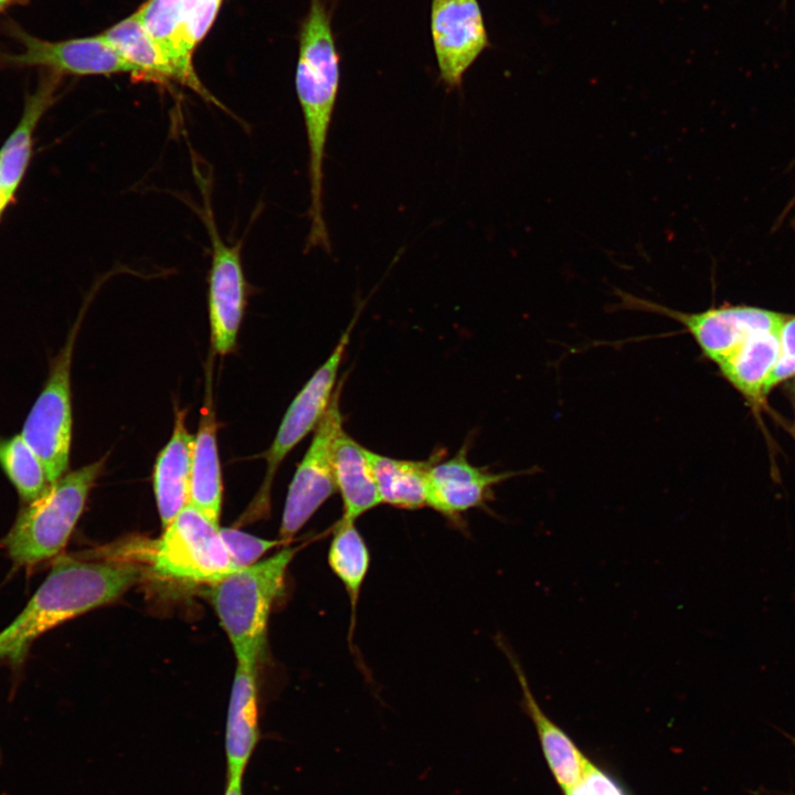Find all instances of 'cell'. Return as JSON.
<instances>
[{
    "mask_svg": "<svg viewBox=\"0 0 795 795\" xmlns=\"http://www.w3.org/2000/svg\"><path fill=\"white\" fill-rule=\"evenodd\" d=\"M331 18L326 0H309L298 34L295 89L308 146V252L331 250L322 205L324 160L340 86V56Z\"/></svg>",
    "mask_w": 795,
    "mask_h": 795,
    "instance_id": "obj_1",
    "label": "cell"
},
{
    "mask_svg": "<svg viewBox=\"0 0 795 795\" xmlns=\"http://www.w3.org/2000/svg\"><path fill=\"white\" fill-rule=\"evenodd\" d=\"M132 564L57 558L21 613L0 632V660L19 665L41 635L120 596L140 579Z\"/></svg>",
    "mask_w": 795,
    "mask_h": 795,
    "instance_id": "obj_2",
    "label": "cell"
},
{
    "mask_svg": "<svg viewBox=\"0 0 795 795\" xmlns=\"http://www.w3.org/2000/svg\"><path fill=\"white\" fill-rule=\"evenodd\" d=\"M297 549L237 569L211 584V601L236 660L257 665L266 643L271 610L283 593L288 564Z\"/></svg>",
    "mask_w": 795,
    "mask_h": 795,
    "instance_id": "obj_3",
    "label": "cell"
},
{
    "mask_svg": "<svg viewBox=\"0 0 795 795\" xmlns=\"http://www.w3.org/2000/svg\"><path fill=\"white\" fill-rule=\"evenodd\" d=\"M107 456L51 484L35 500L19 511L2 540L8 555L18 566L31 568L56 556L66 545Z\"/></svg>",
    "mask_w": 795,
    "mask_h": 795,
    "instance_id": "obj_4",
    "label": "cell"
},
{
    "mask_svg": "<svg viewBox=\"0 0 795 795\" xmlns=\"http://www.w3.org/2000/svg\"><path fill=\"white\" fill-rule=\"evenodd\" d=\"M84 312L85 307L51 361L49 377L20 433L42 462L50 484L68 471L73 426L71 367Z\"/></svg>",
    "mask_w": 795,
    "mask_h": 795,
    "instance_id": "obj_5",
    "label": "cell"
},
{
    "mask_svg": "<svg viewBox=\"0 0 795 795\" xmlns=\"http://www.w3.org/2000/svg\"><path fill=\"white\" fill-rule=\"evenodd\" d=\"M150 561L158 575L188 583L213 584L237 570L220 526L190 504L165 527Z\"/></svg>",
    "mask_w": 795,
    "mask_h": 795,
    "instance_id": "obj_6",
    "label": "cell"
},
{
    "mask_svg": "<svg viewBox=\"0 0 795 795\" xmlns=\"http://www.w3.org/2000/svg\"><path fill=\"white\" fill-rule=\"evenodd\" d=\"M626 308L651 311L681 325L716 365L754 335L778 331L788 315L746 305H721L698 312L679 311L618 292Z\"/></svg>",
    "mask_w": 795,
    "mask_h": 795,
    "instance_id": "obj_7",
    "label": "cell"
},
{
    "mask_svg": "<svg viewBox=\"0 0 795 795\" xmlns=\"http://www.w3.org/2000/svg\"><path fill=\"white\" fill-rule=\"evenodd\" d=\"M21 44L19 52H0V67H38L60 76L128 74L142 80L140 71L127 61L102 33L59 41L32 35L15 23L7 25Z\"/></svg>",
    "mask_w": 795,
    "mask_h": 795,
    "instance_id": "obj_8",
    "label": "cell"
},
{
    "mask_svg": "<svg viewBox=\"0 0 795 795\" xmlns=\"http://www.w3.org/2000/svg\"><path fill=\"white\" fill-rule=\"evenodd\" d=\"M339 382L330 404L315 428L310 445L288 487L279 529L280 541L292 539L337 491L332 452L337 435L343 428Z\"/></svg>",
    "mask_w": 795,
    "mask_h": 795,
    "instance_id": "obj_9",
    "label": "cell"
},
{
    "mask_svg": "<svg viewBox=\"0 0 795 795\" xmlns=\"http://www.w3.org/2000/svg\"><path fill=\"white\" fill-rule=\"evenodd\" d=\"M208 205V204H206ZM211 242L209 273V320L213 349L230 353L235 344L246 307V279L242 263L241 242L227 244L218 231L214 215L208 205L202 211Z\"/></svg>",
    "mask_w": 795,
    "mask_h": 795,
    "instance_id": "obj_10",
    "label": "cell"
},
{
    "mask_svg": "<svg viewBox=\"0 0 795 795\" xmlns=\"http://www.w3.org/2000/svg\"><path fill=\"white\" fill-rule=\"evenodd\" d=\"M356 318L344 330L329 358L315 371L288 406L271 447L265 453L266 473L257 499L266 505L277 469L286 456L316 428L336 391L337 375Z\"/></svg>",
    "mask_w": 795,
    "mask_h": 795,
    "instance_id": "obj_11",
    "label": "cell"
},
{
    "mask_svg": "<svg viewBox=\"0 0 795 795\" xmlns=\"http://www.w3.org/2000/svg\"><path fill=\"white\" fill-rule=\"evenodd\" d=\"M430 28L439 80L448 91L457 89L489 46L478 0H432Z\"/></svg>",
    "mask_w": 795,
    "mask_h": 795,
    "instance_id": "obj_12",
    "label": "cell"
},
{
    "mask_svg": "<svg viewBox=\"0 0 795 795\" xmlns=\"http://www.w3.org/2000/svg\"><path fill=\"white\" fill-rule=\"evenodd\" d=\"M467 453V444H464L452 458L436 460L427 474L426 506L449 519L458 518L469 509L485 507L494 499L495 486L532 471H491L473 465Z\"/></svg>",
    "mask_w": 795,
    "mask_h": 795,
    "instance_id": "obj_13",
    "label": "cell"
},
{
    "mask_svg": "<svg viewBox=\"0 0 795 795\" xmlns=\"http://www.w3.org/2000/svg\"><path fill=\"white\" fill-rule=\"evenodd\" d=\"M35 88L28 93L21 117L0 147V199L8 208L15 203L17 193L30 166L35 130L45 113L59 98L62 76L40 70Z\"/></svg>",
    "mask_w": 795,
    "mask_h": 795,
    "instance_id": "obj_14",
    "label": "cell"
},
{
    "mask_svg": "<svg viewBox=\"0 0 795 795\" xmlns=\"http://www.w3.org/2000/svg\"><path fill=\"white\" fill-rule=\"evenodd\" d=\"M261 739L256 666L237 662L226 714V780H243Z\"/></svg>",
    "mask_w": 795,
    "mask_h": 795,
    "instance_id": "obj_15",
    "label": "cell"
},
{
    "mask_svg": "<svg viewBox=\"0 0 795 795\" xmlns=\"http://www.w3.org/2000/svg\"><path fill=\"white\" fill-rule=\"evenodd\" d=\"M497 644L508 658L522 692V706L532 720L549 766L563 791L575 786L584 776L591 761L570 736L554 723L537 702L526 672L510 646L502 637Z\"/></svg>",
    "mask_w": 795,
    "mask_h": 795,
    "instance_id": "obj_16",
    "label": "cell"
},
{
    "mask_svg": "<svg viewBox=\"0 0 795 795\" xmlns=\"http://www.w3.org/2000/svg\"><path fill=\"white\" fill-rule=\"evenodd\" d=\"M187 412L176 409L171 437L157 456L152 486L165 528L189 502L194 435L186 425Z\"/></svg>",
    "mask_w": 795,
    "mask_h": 795,
    "instance_id": "obj_17",
    "label": "cell"
},
{
    "mask_svg": "<svg viewBox=\"0 0 795 795\" xmlns=\"http://www.w3.org/2000/svg\"><path fill=\"white\" fill-rule=\"evenodd\" d=\"M333 475L346 519L357 518L381 505L374 477L368 460L367 448L342 428L336 437L332 452Z\"/></svg>",
    "mask_w": 795,
    "mask_h": 795,
    "instance_id": "obj_18",
    "label": "cell"
},
{
    "mask_svg": "<svg viewBox=\"0 0 795 795\" xmlns=\"http://www.w3.org/2000/svg\"><path fill=\"white\" fill-rule=\"evenodd\" d=\"M780 352L778 331L754 335L717 364L723 378L753 406L764 401Z\"/></svg>",
    "mask_w": 795,
    "mask_h": 795,
    "instance_id": "obj_19",
    "label": "cell"
},
{
    "mask_svg": "<svg viewBox=\"0 0 795 795\" xmlns=\"http://www.w3.org/2000/svg\"><path fill=\"white\" fill-rule=\"evenodd\" d=\"M222 473L212 406L202 409L192 454L190 505L219 524L222 509Z\"/></svg>",
    "mask_w": 795,
    "mask_h": 795,
    "instance_id": "obj_20",
    "label": "cell"
},
{
    "mask_svg": "<svg viewBox=\"0 0 795 795\" xmlns=\"http://www.w3.org/2000/svg\"><path fill=\"white\" fill-rule=\"evenodd\" d=\"M367 456L381 504L407 510L426 506L427 474L438 456L426 460L398 459L368 448Z\"/></svg>",
    "mask_w": 795,
    "mask_h": 795,
    "instance_id": "obj_21",
    "label": "cell"
},
{
    "mask_svg": "<svg viewBox=\"0 0 795 795\" xmlns=\"http://www.w3.org/2000/svg\"><path fill=\"white\" fill-rule=\"evenodd\" d=\"M102 35L140 71L142 80L176 81L172 67L147 31L138 11L112 25Z\"/></svg>",
    "mask_w": 795,
    "mask_h": 795,
    "instance_id": "obj_22",
    "label": "cell"
},
{
    "mask_svg": "<svg viewBox=\"0 0 795 795\" xmlns=\"http://www.w3.org/2000/svg\"><path fill=\"white\" fill-rule=\"evenodd\" d=\"M328 563L348 593L353 621L360 591L370 566L369 549L356 527V521L341 517L337 522L328 550Z\"/></svg>",
    "mask_w": 795,
    "mask_h": 795,
    "instance_id": "obj_23",
    "label": "cell"
},
{
    "mask_svg": "<svg viewBox=\"0 0 795 795\" xmlns=\"http://www.w3.org/2000/svg\"><path fill=\"white\" fill-rule=\"evenodd\" d=\"M0 468L25 504L51 485L42 462L21 434L0 437Z\"/></svg>",
    "mask_w": 795,
    "mask_h": 795,
    "instance_id": "obj_24",
    "label": "cell"
},
{
    "mask_svg": "<svg viewBox=\"0 0 795 795\" xmlns=\"http://www.w3.org/2000/svg\"><path fill=\"white\" fill-rule=\"evenodd\" d=\"M221 3L222 0H180L182 41L192 54L211 29Z\"/></svg>",
    "mask_w": 795,
    "mask_h": 795,
    "instance_id": "obj_25",
    "label": "cell"
},
{
    "mask_svg": "<svg viewBox=\"0 0 795 795\" xmlns=\"http://www.w3.org/2000/svg\"><path fill=\"white\" fill-rule=\"evenodd\" d=\"M220 533L236 569L256 563L264 553L280 542L258 538L233 528H220Z\"/></svg>",
    "mask_w": 795,
    "mask_h": 795,
    "instance_id": "obj_26",
    "label": "cell"
},
{
    "mask_svg": "<svg viewBox=\"0 0 795 795\" xmlns=\"http://www.w3.org/2000/svg\"><path fill=\"white\" fill-rule=\"evenodd\" d=\"M780 352L767 380L765 394L781 382L795 377V316L788 315L778 330Z\"/></svg>",
    "mask_w": 795,
    "mask_h": 795,
    "instance_id": "obj_27",
    "label": "cell"
},
{
    "mask_svg": "<svg viewBox=\"0 0 795 795\" xmlns=\"http://www.w3.org/2000/svg\"><path fill=\"white\" fill-rule=\"evenodd\" d=\"M564 793L565 795H625L618 784L592 762L583 778Z\"/></svg>",
    "mask_w": 795,
    "mask_h": 795,
    "instance_id": "obj_28",
    "label": "cell"
},
{
    "mask_svg": "<svg viewBox=\"0 0 795 795\" xmlns=\"http://www.w3.org/2000/svg\"><path fill=\"white\" fill-rule=\"evenodd\" d=\"M223 795H243V780H226Z\"/></svg>",
    "mask_w": 795,
    "mask_h": 795,
    "instance_id": "obj_29",
    "label": "cell"
},
{
    "mask_svg": "<svg viewBox=\"0 0 795 795\" xmlns=\"http://www.w3.org/2000/svg\"><path fill=\"white\" fill-rule=\"evenodd\" d=\"M29 1L30 0H0V13L12 7L25 6L29 3Z\"/></svg>",
    "mask_w": 795,
    "mask_h": 795,
    "instance_id": "obj_30",
    "label": "cell"
},
{
    "mask_svg": "<svg viewBox=\"0 0 795 795\" xmlns=\"http://www.w3.org/2000/svg\"><path fill=\"white\" fill-rule=\"evenodd\" d=\"M6 211H7V209L4 208V205H3V203H2V201H1V199H0V221H1L2 216H3V214L6 213Z\"/></svg>",
    "mask_w": 795,
    "mask_h": 795,
    "instance_id": "obj_31",
    "label": "cell"
}]
</instances>
